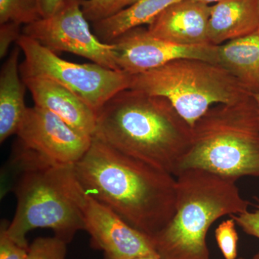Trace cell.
Returning <instances> with one entry per match:
<instances>
[{"label": "cell", "instance_id": "cell-28", "mask_svg": "<svg viewBox=\"0 0 259 259\" xmlns=\"http://www.w3.org/2000/svg\"><path fill=\"white\" fill-rule=\"evenodd\" d=\"M134 259H160L158 258V257H155V256H141V257H138V258H136Z\"/></svg>", "mask_w": 259, "mask_h": 259}, {"label": "cell", "instance_id": "cell-5", "mask_svg": "<svg viewBox=\"0 0 259 259\" xmlns=\"http://www.w3.org/2000/svg\"><path fill=\"white\" fill-rule=\"evenodd\" d=\"M192 128V142L180 172L201 168L236 180L259 178L258 112L253 94L211 107Z\"/></svg>", "mask_w": 259, "mask_h": 259}, {"label": "cell", "instance_id": "cell-7", "mask_svg": "<svg viewBox=\"0 0 259 259\" xmlns=\"http://www.w3.org/2000/svg\"><path fill=\"white\" fill-rule=\"evenodd\" d=\"M17 45L25 59L21 74L47 76L69 89L96 113L112 97L131 86V75L95 64L64 60L36 40L22 33Z\"/></svg>", "mask_w": 259, "mask_h": 259}, {"label": "cell", "instance_id": "cell-17", "mask_svg": "<svg viewBox=\"0 0 259 259\" xmlns=\"http://www.w3.org/2000/svg\"><path fill=\"white\" fill-rule=\"evenodd\" d=\"M180 0H139L114 16L93 23V32L105 44L131 29L148 24L168 6Z\"/></svg>", "mask_w": 259, "mask_h": 259}, {"label": "cell", "instance_id": "cell-20", "mask_svg": "<svg viewBox=\"0 0 259 259\" xmlns=\"http://www.w3.org/2000/svg\"><path fill=\"white\" fill-rule=\"evenodd\" d=\"M67 244L55 236L39 237L29 245L25 259H67Z\"/></svg>", "mask_w": 259, "mask_h": 259}, {"label": "cell", "instance_id": "cell-30", "mask_svg": "<svg viewBox=\"0 0 259 259\" xmlns=\"http://www.w3.org/2000/svg\"><path fill=\"white\" fill-rule=\"evenodd\" d=\"M237 259H244L243 258H237Z\"/></svg>", "mask_w": 259, "mask_h": 259}, {"label": "cell", "instance_id": "cell-23", "mask_svg": "<svg viewBox=\"0 0 259 259\" xmlns=\"http://www.w3.org/2000/svg\"><path fill=\"white\" fill-rule=\"evenodd\" d=\"M254 210L231 215L236 224L247 234L259 238V199Z\"/></svg>", "mask_w": 259, "mask_h": 259}, {"label": "cell", "instance_id": "cell-19", "mask_svg": "<svg viewBox=\"0 0 259 259\" xmlns=\"http://www.w3.org/2000/svg\"><path fill=\"white\" fill-rule=\"evenodd\" d=\"M139 0H82L81 8L89 22L96 23L114 16Z\"/></svg>", "mask_w": 259, "mask_h": 259}, {"label": "cell", "instance_id": "cell-1", "mask_svg": "<svg viewBox=\"0 0 259 259\" xmlns=\"http://www.w3.org/2000/svg\"><path fill=\"white\" fill-rule=\"evenodd\" d=\"M83 191L153 238L176 208V177L93 138L74 165Z\"/></svg>", "mask_w": 259, "mask_h": 259}, {"label": "cell", "instance_id": "cell-21", "mask_svg": "<svg viewBox=\"0 0 259 259\" xmlns=\"http://www.w3.org/2000/svg\"><path fill=\"white\" fill-rule=\"evenodd\" d=\"M233 218L223 221L215 231V239L225 259H237L238 235Z\"/></svg>", "mask_w": 259, "mask_h": 259}, {"label": "cell", "instance_id": "cell-18", "mask_svg": "<svg viewBox=\"0 0 259 259\" xmlns=\"http://www.w3.org/2000/svg\"><path fill=\"white\" fill-rule=\"evenodd\" d=\"M40 18L37 0H0V25H27Z\"/></svg>", "mask_w": 259, "mask_h": 259}, {"label": "cell", "instance_id": "cell-2", "mask_svg": "<svg viewBox=\"0 0 259 259\" xmlns=\"http://www.w3.org/2000/svg\"><path fill=\"white\" fill-rule=\"evenodd\" d=\"M93 138L176 177L192 128L165 97L127 89L97 112Z\"/></svg>", "mask_w": 259, "mask_h": 259}, {"label": "cell", "instance_id": "cell-27", "mask_svg": "<svg viewBox=\"0 0 259 259\" xmlns=\"http://www.w3.org/2000/svg\"><path fill=\"white\" fill-rule=\"evenodd\" d=\"M253 96H254L255 101H256L257 105H258V122H259V94H253Z\"/></svg>", "mask_w": 259, "mask_h": 259}, {"label": "cell", "instance_id": "cell-6", "mask_svg": "<svg viewBox=\"0 0 259 259\" xmlns=\"http://www.w3.org/2000/svg\"><path fill=\"white\" fill-rule=\"evenodd\" d=\"M129 89L165 97L192 127L213 104L228 105L253 95L219 64L192 59L131 75Z\"/></svg>", "mask_w": 259, "mask_h": 259}, {"label": "cell", "instance_id": "cell-12", "mask_svg": "<svg viewBox=\"0 0 259 259\" xmlns=\"http://www.w3.org/2000/svg\"><path fill=\"white\" fill-rule=\"evenodd\" d=\"M31 93L35 106L55 114L79 133L93 138L97 113L77 95L54 80L40 76L21 74Z\"/></svg>", "mask_w": 259, "mask_h": 259}, {"label": "cell", "instance_id": "cell-24", "mask_svg": "<svg viewBox=\"0 0 259 259\" xmlns=\"http://www.w3.org/2000/svg\"><path fill=\"white\" fill-rule=\"evenodd\" d=\"M20 33V25L15 23H6L0 25V58L8 55L10 47L18 40Z\"/></svg>", "mask_w": 259, "mask_h": 259}, {"label": "cell", "instance_id": "cell-10", "mask_svg": "<svg viewBox=\"0 0 259 259\" xmlns=\"http://www.w3.org/2000/svg\"><path fill=\"white\" fill-rule=\"evenodd\" d=\"M119 69L134 75L182 59H199L218 64V46L185 47L155 37L137 27L112 40Z\"/></svg>", "mask_w": 259, "mask_h": 259}, {"label": "cell", "instance_id": "cell-8", "mask_svg": "<svg viewBox=\"0 0 259 259\" xmlns=\"http://www.w3.org/2000/svg\"><path fill=\"white\" fill-rule=\"evenodd\" d=\"M81 3L66 0L51 16L24 25L23 34L55 54L71 53L108 69L120 70L115 47L102 42L92 31Z\"/></svg>", "mask_w": 259, "mask_h": 259}, {"label": "cell", "instance_id": "cell-4", "mask_svg": "<svg viewBox=\"0 0 259 259\" xmlns=\"http://www.w3.org/2000/svg\"><path fill=\"white\" fill-rule=\"evenodd\" d=\"M237 180L201 168L177 175L175 214L151 238L160 259H209L206 238L213 223L248 210Z\"/></svg>", "mask_w": 259, "mask_h": 259}, {"label": "cell", "instance_id": "cell-15", "mask_svg": "<svg viewBox=\"0 0 259 259\" xmlns=\"http://www.w3.org/2000/svg\"><path fill=\"white\" fill-rule=\"evenodd\" d=\"M18 46V45H17ZM20 49L15 47L2 67L0 73V143L18 134L27 107L25 86L20 72Z\"/></svg>", "mask_w": 259, "mask_h": 259}, {"label": "cell", "instance_id": "cell-14", "mask_svg": "<svg viewBox=\"0 0 259 259\" xmlns=\"http://www.w3.org/2000/svg\"><path fill=\"white\" fill-rule=\"evenodd\" d=\"M259 28V0H220L211 6L207 36L221 46L249 35Z\"/></svg>", "mask_w": 259, "mask_h": 259}, {"label": "cell", "instance_id": "cell-3", "mask_svg": "<svg viewBox=\"0 0 259 259\" xmlns=\"http://www.w3.org/2000/svg\"><path fill=\"white\" fill-rule=\"evenodd\" d=\"M10 161V190L18 204L8 233L15 242L28 248L27 235L36 228H49L67 243L85 231L81 207L84 191L74 165L51 163L19 141Z\"/></svg>", "mask_w": 259, "mask_h": 259}, {"label": "cell", "instance_id": "cell-13", "mask_svg": "<svg viewBox=\"0 0 259 259\" xmlns=\"http://www.w3.org/2000/svg\"><path fill=\"white\" fill-rule=\"evenodd\" d=\"M211 6L197 0H180L168 6L148 25L155 37L177 45H211L207 28Z\"/></svg>", "mask_w": 259, "mask_h": 259}, {"label": "cell", "instance_id": "cell-11", "mask_svg": "<svg viewBox=\"0 0 259 259\" xmlns=\"http://www.w3.org/2000/svg\"><path fill=\"white\" fill-rule=\"evenodd\" d=\"M81 207L92 246L103 252V259H134L147 255L159 258L150 237L85 192Z\"/></svg>", "mask_w": 259, "mask_h": 259}, {"label": "cell", "instance_id": "cell-22", "mask_svg": "<svg viewBox=\"0 0 259 259\" xmlns=\"http://www.w3.org/2000/svg\"><path fill=\"white\" fill-rule=\"evenodd\" d=\"M9 222L3 221L0 226V259H25L29 247L22 246L8 233Z\"/></svg>", "mask_w": 259, "mask_h": 259}, {"label": "cell", "instance_id": "cell-29", "mask_svg": "<svg viewBox=\"0 0 259 259\" xmlns=\"http://www.w3.org/2000/svg\"><path fill=\"white\" fill-rule=\"evenodd\" d=\"M252 259H259V253L255 254Z\"/></svg>", "mask_w": 259, "mask_h": 259}, {"label": "cell", "instance_id": "cell-25", "mask_svg": "<svg viewBox=\"0 0 259 259\" xmlns=\"http://www.w3.org/2000/svg\"><path fill=\"white\" fill-rule=\"evenodd\" d=\"M66 0H37L41 18L51 16Z\"/></svg>", "mask_w": 259, "mask_h": 259}, {"label": "cell", "instance_id": "cell-26", "mask_svg": "<svg viewBox=\"0 0 259 259\" xmlns=\"http://www.w3.org/2000/svg\"><path fill=\"white\" fill-rule=\"evenodd\" d=\"M197 1L202 2V3H206V4L209 5V3H218L220 0H197Z\"/></svg>", "mask_w": 259, "mask_h": 259}, {"label": "cell", "instance_id": "cell-9", "mask_svg": "<svg viewBox=\"0 0 259 259\" xmlns=\"http://www.w3.org/2000/svg\"><path fill=\"white\" fill-rule=\"evenodd\" d=\"M17 135L25 147L51 163L61 165L76 164L88 152L93 139L35 105L27 108Z\"/></svg>", "mask_w": 259, "mask_h": 259}, {"label": "cell", "instance_id": "cell-16", "mask_svg": "<svg viewBox=\"0 0 259 259\" xmlns=\"http://www.w3.org/2000/svg\"><path fill=\"white\" fill-rule=\"evenodd\" d=\"M218 64L252 94H259V28L218 46Z\"/></svg>", "mask_w": 259, "mask_h": 259}]
</instances>
